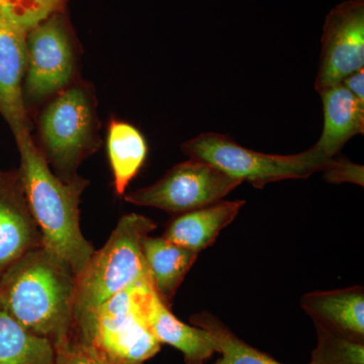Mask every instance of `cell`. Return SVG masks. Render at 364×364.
<instances>
[{
	"instance_id": "cell-15",
	"label": "cell",
	"mask_w": 364,
	"mask_h": 364,
	"mask_svg": "<svg viewBox=\"0 0 364 364\" xmlns=\"http://www.w3.org/2000/svg\"><path fill=\"white\" fill-rule=\"evenodd\" d=\"M324 109V128L314 146L327 159L338 154L354 136L364 132V105L342 83L320 92Z\"/></svg>"
},
{
	"instance_id": "cell-8",
	"label": "cell",
	"mask_w": 364,
	"mask_h": 364,
	"mask_svg": "<svg viewBox=\"0 0 364 364\" xmlns=\"http://www.w3.org/2000/svg\"><path fill=\"white\" fill-rule=\"evenodd\" d=\"M241 183L207 162L189 158L155 183L124 193V198L140 207L181 215L223 200Z\"/></svg>"
},
{
	"instance_id": "cell-2",
	"label": "cell",
	"mask_w": 364,
	"mask_h": 364,
	"mask_svg": "<svg viewBox=\"0 0 364 364\" xmlns=\"http://www.w3.org/2000/svg\"><path fill=\"white\" fill-rule=\"evenodd\" d=\"M21 181L31 212L42 235V246L77 277L95 249L80 228V200L90 181L78 176L59 178L48 164L32 135L16 140Z\"/></svg>"
},
{
	"instance_id": "cell-19",
	"label": "cell",
	"mask_w": 364,
	"mask_h": 364,
	"mask_svg": "<svg viewBox=\"0 0 364 364\" xmlns=\"http://www.w3.org/2000/svg\"><path fill=\"white\" fill-rule=\"evenodd\" d=\"M191 324L214 335L221 358L214 364H284L238 338L219 318L208 313L191 316ZM309 364H313L311 363Z\"/></svg>"
},
{
	"instance_id": "cell-21",
	"label": "cell",
	"mask_w": 364,
	"mask_h": 364,
	"mask_svg": "<svg viewBox=\"0 0 364 364\" xmlns=\"http://www.w3.org/2000/svg\"><path fill=\"white\" fill-rule=\"evenodd\" d=\"M318 343L313 364H364V342L353 341L315 325Z\"/></svg>"
},
{
	"instance_id": "cell-6",
	"label": "cell",
	"mask_w": 364,
	"mask_h": 364,
	"mask_svg": "<svg viewBox=\"0 0 364 364\" xmlns=\"http://www.w3.org/2000/svg\"><path fill=\"white\" fill-rule=\"evenodd\" d=\"M191 159L202 160L241 182L261 188L269 182L306 178L324 171L332 159L315 148L294 155H273L242 147L233 139L218 133H203L181 145Z\"/></svg>"
},
{
	"instance_id": "cell-1",
	"label": "cell",
	"mask_w": 364,
	"mask_h": 364,
	"mask_svg": "<svg viewBox=\"0 0 364 364\" xmlns=\"http://www.w3.org/2000/svg\"><path fill=\"white\" fill-rule=\"evenodd\" d=\"M75 275L47 249H33L0 277V306L55 349L70 338Z\"/></svg>"
},
{
	"instance_id": "cell-24",
	"label": "cell",
	"mask_w": 364,
	"mask_h": 364,
	"mask_svg": "<svg viewBox=\"0 0 364 364\" xmlns=\"http://www.w3.org/2000/svg\"><path fill=\"white\" fill-rule=\"evenodd\" d=\"M342 85L347 88L356 100L364 105V70H358L344 79Z\"/></svg>"
},
{
	"instance_id": "cell-10",
	"label": "cell",
	"mask_w": 364,
	"mask_h": 364,
	"mask_svg": "<svg viewBox=\"0 0 364 364\" xmlns=\"http://www.w3.org/2000/svg\"><path fill=\"white\" fill-rule=\"evenodd\" d=\"M42 246L18 169H0V277L25 254Z\"/></svg>"
},
{
	"instance_id": "cell-17",
	"label": "cell",
	"mask_w": 364,
	"mask_h": 364,
	"mask_svg": "<svg viewBox=\"0 0 364 364\" xmlns=\"http://www.w3.org/2000/svg\"><path fill=\"white\" fill-rule=\"evenodd\" d=\"M107 148L114 191L117 196H124L147 158V142L135 126L114 119L107 129Z\"/></svg>"
},
{
	"instance_id": "cell-16",
	"label": "cell",
	"mask_w": 364,
	"mask_h": 364,
	"mask_svg": "<svg viewBox=\"0 0 364 364\" xmlns=\"http://www.w3.org/2000/svg\"><path fill=\"white\" fill-rule=\"evenodd\" d=\"M143 254L153 287L163 303L170 308L198 253L176 245L164 237L148 235L143 241Z\"/></svg>"
},
{
	"instance_id": "cell-9",
	"label": "cell",
	"mask_w": 364,
	"mask_h": 364,
	"mask_svg": "<svg viewBox=\"0 0 364 364\" xmlns=\"http://www.w3.org/2000/svg\"><path fill=\"white\" fill-rule=\"evenodd\" d=\"M321 44L315 83L318 93L363 69L364 0H347L333 7L326 16Z\"/></svg>"
},
{
	"instance_id": "cell-14",
	"label": "cell",
	"mask_w": 364,
	"mask_h": 364,
	"mask_svg": "<svg viewBox=\"0 0 364 364\" xmlns=\"http://www.w3.org/2000/svg\"><path fill=\"white\" fill-rule=\"evenodd\" d=\"M244 205L245 200H220L178 215L168 223L162 237L176 245L200 253L214 243L222 230L234 221Z\"/></svg>"
},
{
	"instance_id": "cell-3",
	"label": "cell",
	"mask_w": 364,
	"mask_h": 364,
	"mask_svg": "<svg viewBox=\"0 0 364 364\" xmlns=\"http://www.w3.org/2000/svg\"><path fill=\"white\" fill-rule=\"evenodd\" d=\"M95 90L75 81L48 100L38 117L39 149L61 181L79 176L81 163L102 146Z\"/></svg>"
},
{
	"instance_id": "cell-22",
	"label": "cell",
	"mask_w": 364,
	"mask_h": 364,
	"mask_svg": "<svg viewBox=\"0 0 364 364\" xmlns=\"http://www.w3.org/2000/svg\"><path fill=\"white\" fill-rule=\"evenodd\" d=\"M55 350L56 364H143L130 363L105 355L71 337Z\"/></svg>"
},
{
	"instance_id": "cell-5",
	"label": "cell",
	"mask_w": 364,
	"mask_h": 364,
	"mask_svg": "<svg viewBox=\"0 0 364 364\" xmlns=\"http://www.w3.org/2000/svg\"><path fill=\"white\" fill-rule=\"evenodd\" d=\"M156 224L139 214L124 215L109 240L91 256L75 279L74 318L97 308L127 287L151 279L143 241Z\"/></svg>"
},
{
	"instance_id": "cell-7",
	"label": "cell",
	"mask_w": 364,
	"mask_h": 364,
	"mask_svg": "<svg viewBox=\"0 0 364 364\" xmlns=\"http://www.w3.org/2000/svg\"><path fill=\"white\" fill-rule=\"evenodd\" d=\"M78 48L66 11L56 13L26 33L23 95L26 111L75 82Z\"/></svg>"
},
{
	"instance_id": "cell-23",
	"label": "cell",
	"mask_w": 364,
	"mask_h": 364,
	"mask_svg": "<svg viewBox=\"0 0 364 364\" xmlns=\"http://www.w3.org/2000/svg\"><path fill=\"white\" fill-rule=\"evenodd\" d=\"M325 177L330 182H353L363 186V166L354 164L348 160L333 159L324 170Z\"/></svg>"
},
{
	"instance_id": "cell-13",
	"label": "cell",
	"mask_w": 364,
	"mask_h": 364,
	"mask_svg": "<svg viewBox=\"0 0 364 364\" xmlns=\"http://www.w3.org/2000/svg\"><path fill=\"white\" fill-rule=\"evenodd\" d=\"M301 308L315 325L345 338L364 342L363 287L309 293L301 299Z\"/></svg>"
},
{
	"instance_id": "cell-11",
	"label": "cell",
	"mask_w": 364,
	"mask_h": 364,
	"mask_svg": "<svg viewBox=\"0 0 364 364\" xmlns=\"http://www.w3.org/2000/svg\"><path fill=\"white\" fill-rule=\"evenodd\" d=\"M26 33L0 18V114L14 140L30 135V119L23 102Z\"/></svg>"
},
{
	"instance_id": "cell-4",
	"label": "cell",
	"mask_w": 364,
	"mask_h": 364,
	"mask_svg": "<svg viewBox=\"0 0 364 364\" xmlns=\"http://www.w3.org/2000/svg\"><path fill=\"white\" fill-rule=\"evenodd\" d=\"M151 279L127 287L93 310L74 318L71 338L111 358L143 363L156 355L161 344L145 317Z\"/></svg>"
},
{
	"instance_id": "cell-12",
	"label": "cell",
	"mask_w": 364,
	"mask_h": 364,
	"mask_svg": "<svg viewBox=\"0 0 364 364\" xmlns=\"http://www.w3.org/2000/svg\"><path fill=\"white\" fill-rule=\"evenodd\" d=\"M145 317L153 336L181 352L186 364H205L218 353L214 335L203 328L181 322L163 303L154 287L145 301Z\"/></svg>"
},
{
	"instance_id": "cell-18",
	"label": "cell",
	"mask_w": 364,
	"mask_h": 364,
	"mask_svg": "<svg viewBox=\"0 0 364 364\" xmlns=\"http://www.w3.org/2000/svg\"><path fill=\"white\" fill-rule=\"evenodd\" d=\"M0 364H56L48 339L26 331L0 306Z\"/></svg>"
},
{
	"instance_id": "cell-20",
	"label": "cell",
	"mask_w": 364,
	"mask_h": 364,
	"mask_svg": "<svg viewBox=\"0 0 364 364\" xmlns=\"http://www.w3.org/2000/svg\"><path fill=\"white\" fill-rule=\"evenodd\" d=\"M68 0H0V18L28 32L56 13L66 11Z\"/></svg>"
}]
</instances>
